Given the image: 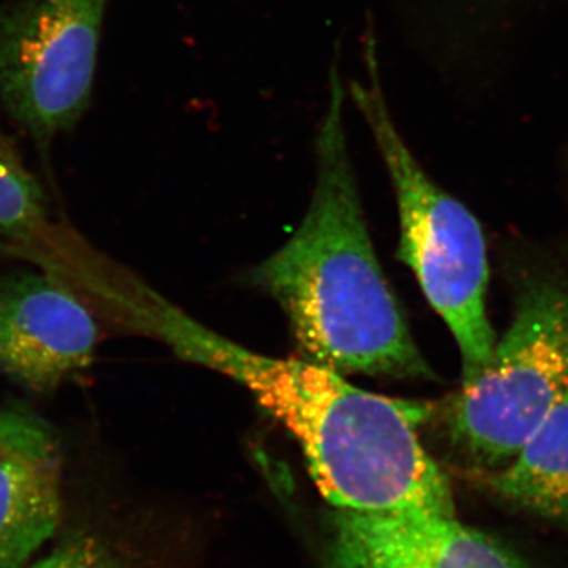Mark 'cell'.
Here are the masks:
<instances>
[{
    "mask_svg": "<svg viewBox=\"0 0 568 568\" xmlns=\"http://www.w3.org/2000/svg\"><path fill=\"white\" fill-rule=\"evenodd\" d=\"M121 301L132 327L245 387L294 437L334 510L455 515L450 485L418 432L428 406L364 390L306 358L246 349L138 280Z\"/></svg>",
    "mask_w": 568,
    "mask_h": 568,
    "instance_id": "cell-1",
    "label": "cell"
},
{
    "mask_svg": "<svg viewBox=\"0 0 568 568\" xmlns=\"http://www.w3.org/2000/svg\"><path fill=\"white\" fill-rule=\"evenodd\" d=\"M316 136V185L293 237L253 271L306 361L336 373L433 379L388 286L366 226L345 129L338 63Z\"/></svg>",
    "mask_w": 568,
    "mask_h": 568,
    "instance_id": "cell-2",
    "label": "cell"
},
{
    "mask_svg": "<svg viewBox=\"0 0 568 568\" xmlns=\"http://www.w3.org/2000/svg\"><path fill=\"white\" fill-rule=\"evenodd\" d=\"M375 37L365 41L368 81H351L346 91L373 134L399 213L398 256L417 276L426 301L457 342L463 386L487 368L496 335L487 315L488 260L476 216L429 179L414 159L392 118L383 91Z\"/></svg>",
    "mask_w": 568,
    "mask_h": 568,
    "instance_id": "cell-3",
    "label": "cell"
},
{
    "mask_svg": "<svg viewBox=\"0 0 568 568\" xmlns=\"http://www.w3.org/2000/svg\"><path fill=\"white\" fill-rule=\"evenodd\" d=\"M567 398L568 287L555 276H529L487 368L452 402V437L477 465L507 466Z\"/></svg>",
    "mask_w": 568,
    "mask_h": 568,
    "instance_id": "cell-4",
    "label": "cell"
},
{
    "mask_svg": "<svg viewBox=\"0 0 568 568\" xmlns=\"http://www.w3.org/2000/svg\"><path fill=\"white\" fill-rule=\"evenodd\" d=\"M110 0H20L0 11V103L39 145L91 103Z\"/></svg>",
    "mask_w": 568,
    "mask_h": 568,
    "instance_id": "cell-5",
    "label": "cell"
},
{
    "mask_svg": "<svg viewBox=\"0 0 568 568\" xmlns=\"http://www.w3.org/2000/svg\"><path fill=\"white\" fill-rule=\"evenodd\" d=\"M99 325L65 284L31 271L0 272V373L37 395L84 375Z\"/></svg>",
    "mask_w": 568,
    "mask_h": 568,
    "instance_id": "cell-6",
    "label": "cell"
},
{
    "mask_svg": "<svg viewBox=\"0 0 568 568\" xmlns=\"http://www.w3.org/2000/svg\"><path fill=\"white\" fill-rule=\"evenodd\" d=\"M334 568H532L506 545L455 515L354 514L328 521Z\"/></svg>",
    "mask_w": 568,
    "mask_h": 568,
    "instance_id": "cell-7",
    "label": "cell"
},
{
    "mask_svg": "<svg viewBox=\"0 0 568 568\" xmlns=\"http://www.w3.org/2000/svg\"><path fill=\"white\" fill-rule=\"evenodd\" d=\"M61 515L62 454L54 429L24 405L0 407V568H28Z\"/></svg>",
    "mask_w": 568,
    "mask_h": 568,
    "instance_id": "cell-8",
    "label": "cell"
},
{
    "mask_svg": "<svg viewBox=\"0 0 568 568\" xmlns=\"http://www.w3.org/2000/svg\"><path fill=\"white\" fill-rule=\"evenodd\" d=\"M487 480L507 503L568 526V398L541 422L517 457Z\"/></svg>",
    "mask_w": 568,
    "mask_h": 568,
    "instance_id": "cell-9",
    "label": "cell"
},
{
    "mask_svg": "<svg viewBox=\"0 0 568 568\" xmlns=\"http://www.w3.org/2000/svg\"><path fill=\"white\" fill-rule=\"evenodd\" d=\"M44 219V196L33 175L0 134V237H31Z\"/></svg>",
    "mask_w": 568,
    "mask_h": 568,
    "instance_id": "cell-10",
    "label": "cell"
},
{
    "mask_svg": "<svg viewBox=\"0 0 568 568\" xmlns=\"http://www.w3.org/2000/svg\"><path fill=\"white\" fill-rule=\"evenodd\" d=\"M28 568H133L121 549L95 529H74Z\"/></svg>",
    "mask_w": 568,
    "mask_h": 568,
    "instance_id": "cell-11",
    "label": "cell"
}]
</instances>
